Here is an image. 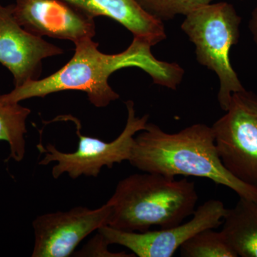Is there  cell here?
<instances>
[{
	"instance_id": "cell-9",
	"label": "cell",
	"mask_w": 257,
	"mask_h": 257,
	"mask_svg": "<svg viewBox=\"0 0 257 257\" xmlns=\"http://www.w3.org/2000/svg\"><path fill=\"white\" fill-rule=\"evenodd\" d=\"M15 20L27 31L74 44L96 35L94 18L66 0H16Z\"/></svg>"
},
{
	"instance_id": "cell-1",
	"label": "cell",
	"mask_w": 257,
	"mask_h": 257,
	"mask_svg": "<svg viewBox=\"0 0 257 257\" xmlns=\"http://www.w3.org/2000/svg\"><path fill=\"white\" fill-rule=\"evenodd\" d=\"M73 57L62 68L48 77L30 81L2 94L8 102L20 103L32 98H44L63 91H80L97 108L106 107L119 98L109 84V79L116 71L126 67H138L148 74L155 84L168 80L173 66L157 60L152 55V46L134 38L124 52L114 55L103 53L99 44L88 38L74 44Z\"/></svg>"
},
{
	"instance_id": "cell-13",
	"label": "cell",
	"mask_w": 257,
	"mask_h": 257,
	"mask_svg": "<svg viewBox=\"0 0 257 257\" xmlns=\"http://www.w3.org/2000/svg\"><path fill=\"white\" fill-rule=\"evenodd\" d=\"M30 114V109L20 103L5 101L0 93V141L9 145L10 154L7 161L20 162L25 157L27 119Z\"/></svg>"
},
{
	"instance_id": "cell-8",
	"label": "cell",
	"mask_w": 257,
	"mask_h": 257,
	"mask_svg": "<svg viewBox=\"0 0 257 257\" xmlns=\"http://www.w3.org/2000/svg\"><path fill=\"white\" fill-rule=\"evenodd\" d=\"M111 211L107 202L97 209L77 207L37 216L32 222L35 244L32 256H70L89 234L108 226Z\"/></svg>"
},
{
	"instance_id": "cell-12",
	"label": "cell",
	"mask_w": 257,
	"mask_h": 257,
	"mask_svg": "<svg viewBox=\"0 0 257 257\" xmlns=\"http://www.w3.org/2000/svg\"><path fill=\"white\" fill-rule=\"evenodd\" d=\"M222 224L221 233L236 256L257 257V202L239 197L226 209Z\"/></svg>"
},
{
	"instance_id": "cell-17",
	"label": "cell",
	"mask_w": 257,
	"mask_h": 257,
	"mask_svg": "<svg viewBox=\"0 0 257 257\" xmlns=\"http://www.w3.org/2000/svg\"><path fill=\"white\" fill-rule=\"evenodd\" d=\"M248 28L252 35L253 41L257 46V6L251 13V18L248 23Z\"/></svg>"
},
{
	"instance_id": "cell-14",
	"label": "cell",
	"mask_w": 257,
	"mask_h": 257,
	"mask_svg": "<svg viewBox=\"0 0 257 257\" xmlns=\"http://www.w3.org/2000/svg\"><path fill=\"white\" fill-rule=\"evenodd\" d=\"M183 257H236L221 231L207 229L199 231L179 248Z\"/></svg>"
},
{
	"instance_id": "cell-4",
	"label": "cell",
	"mask_w": 257,
	"mask_h": 257,
	"mask_svg": "<svg viewBox=\"0 0 257 257\" xmlns=\"http://www.w3.org/2000/svg\"><path fill=\"white\" fill-rule=\"evenodd\" d=\"M185 17L181 28L195 46L198 62L219 77L218 101L226 111L232 94L245 90L229 57L239 42L241 17L227 3L204 5Z\"/></svg>"
},
{
	"instance_id": "cell-2",
	"label": "cell",
	"mask_w": 257,
	"mask_h": 257,
	"mask_svg": "<svg viewBox=\"0 0 257 257\" xmlns=\"http://www.w3.org/2000/svg\"><path fill=\"white\" fill-rule=\"evenodd\" d=\"M128 162L143 172L208 179L257 202V187L236 178L223 165L208 125L198 123L170 134L148 122L135 136Z\"/></svg>"
},
{
	"instance_id": "cell-7",
	"label": "cell",
	"mask_w": 257,
	"mask_h": 257,
	"mask_svg": "<svg viewBox=\"0 0 257 257\" xmlns=\"http://www.w3.org/2000/svg\"><path fill=\"white\" fill-rule=\"evenodd\" d=\"M226 211L224 203L210 199L196 209L190 220L173 227L136 232L104 226L98 232L108 244L124 246L135 256L172 257L185 241L199 231L221 226Z\"/></svg>"
},
{
	"instance_id": "cell-11",
	"label": "cell",
	"mask_w": 257,
	"mask_h": 257,
	"mask_svg": "<svg viewBox=\"0 0 257 257\" xmlns=\"http://www.w3.org/2000/svg\"><path fill=\"white\" fill-rule=\"evenodd\" d=\"M95 19L103 16L124 26L139 39L151 46L167 38L165 26L140 7L136 0H66Z\"/></svg>"
},
{
	"instance_id": "cell-5",
	"label": "cell",
	"mask_w": 257,
	"mask_h": 257,
	"mask_svg": "<svg viewBox=\"0 0 257 257\" xmlns=\"http://www.w3.org/2000/svg\"><path fill=\"white\" fill-rule=\"evenodd\" d=\"M125 104L127 109L126 125L117 138L110 143L83 135L80 121L72 115L57 118L60 121H70L75 124L76 133L79 138L77 150L66 153L59 151L54 145L44 147L40 144L37 148L45 157L39 162V165L45 166L51 162H57L52 170L54 178H60L67 173L71 178L75 179L81 176L98 177L103 167L111 169L115 164L128 161L135 135L146 128L150 115L137 116L133 101H126Z\"/></svg>"
},
{
	"instance_id": "cell-6",
	"label": "cell",
	"mask_w": 257,
	"mask_h": 257,
	"mask_svg": "<svg viewBox=\"0 0 257 257\" xmlns=\"http://www.w3.org/2000/svg\"><path fill=\"white\" fill-rule=\"evenodd\" d=\"M212 127L216 150L226 170L257 187V96L234 93L226 114Z\"/></svg>"
},
{
	"instance_id": "cell-15",
	"label": "cell",
	"mask_w": 257,
	"mask_h": 257,
	"mask_svg": "<svg viewBox=\"0 0 257 257\" xmlns=\"http://www.w3.org/2000/svg\"><path fill=\"white\" fill-rule=\"evenodd\" d=\"M147 13L159 21H169L211 4L213 0H136Z\"/></svg>"
},
{
	"instance_id": "cell-10",
	"label": "cell",
	"mask_w": 257,
	"mask_h": 257,
	"mask_svg": "<svg viewBox=\"0 0 257 257\" xmlns=\"http://www.w3.org/2000/svg\"><path fill=\"white\" fill-rule=\"evenodd\" d=\"M64 50L25 30L16 21L13 4L0 3V64L13 74L15 87L40 79L42 61Z\"/></svg>"
},
{
	"instance_id": "cell-16",
	"label": "cell",
	"mask_w": 257,
	"mask_h": 257,
	"mask_svg": "<svg viewBox=\"0 0 257 257\" xmlns=\"http://www.w3.org/2000/svg\"><path fill=\"white\" fill-rule=\"evenodd\" d=\"M108 244L102 236L98 232L97 236L91 240L87 246L83 248L80 253L83 256H111V257H131L135 255L127 254L125 252L112 253L108 250Z\"/></svg>"
},
{
	"instance_id": "cell-3",
	"label": "cell",
	"mask_w": 257,
	"mask_h": 257,
	"mask_svg": "<svg viewBox=\"0 0 257 257\" xmlns=\"http://www.w3.org/2000/svg\"><path fill=\"white\" fill-rule=\"evenodd\" d=\"M195 183L160 174H134L121 179L108 202L112 207L108 226L144 232L153 226L173 227L195 211Z\"/></svg>"
}]
</instances>
